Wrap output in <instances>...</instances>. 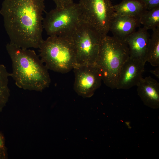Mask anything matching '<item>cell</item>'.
Here are the masks:
<instances>
[{
    "label": "cell",
    "instance_id": "cell-1",
    "mask_svg": "<svg viewBox=\"0 0 159 159\" xmlns=\"http://www.w3.org/2000/svg\"><path fill=\"white\" fill-rule=\"evenodd\" d=\"M44 0H4L0 10L9 43L24 49L39 48L43 40Z\"/></svg>",
    "mask_w": 159,
    "mask_h": 159
},
{
    "label": "cell",
    "instance_id": "cell-2",
    "mask_svg": "<svg viewBox=\"0 0 159 159\" xmlns=\"http://www.w3.org/2000/svg\"><path fill=\"white\" fill-rule=\"evenodd\" d=\"M12 62L10 77L19 88L42 92L49 87L51 79L48 69L35 51L24 49L10 43L6 45Z\"/></svg>",
    "mask_w": 159,
    "mask_h": 159
},
{
    "label": "cell",
    "instance_id": "cell-3",
    "mask_svg": "<svg viewBox=\"0 0 159 159\" xmlns=\"http://www.w3.org/2000/svg\"><path fill=\"white\" fill-rule=\"evenodd\" d=\"M129 57L128 47L124 41L107 35L102 37L95 64L107 86L115 88L120 72Z\"/></svg>",
    "mask_w": 159,
    "mask_h": 159
},
{
    "label": "cell",
    "instance_id": "cell-4",
    "mask_svg": "<svg viewBox=\"0 0 159 159\" xmlns=\"http://www.w3.org/2000/svg\"><path fill=\"white\" fill-rule=\"evenodd\" d=\"M39 49V56L48 69L66 73L77 64L75 47L69 36H49Z\"/></svg>",
    "mask_w": 159,
    "mask_h": 159
},
{
    "label": "cell",
    "instance_id": "cell-5",
    "mask_svg": "<svg viewBox=\"0 0 159 159\" xmlns=\"http://www.w3.org/2000/svg\"><path fill=\"white\" fill-rule=\"evenodd\" d=\"M68 36L75 47L76 64H95L103 36L84 21Z\"/></svg>",
    "mask_w": 159,
    "mask_h": 159
},
{
    "label": "cell",
    "instance_id": "cell-6",
    "mask_svg": "<svg viewBox=\"0 0 159 159\" xmlns=\"http://www.w3.org/2000/svg\"><path fill=\"white\" fill-rule=\"evenodd\" d=\"M83 21L78 3L63 8L56 7L48 12L43 21V26L49 36L69 35Z\"/></svg>",
    "mask_w": 159,
    "mask_h": 159
},
{
    "label": "cell",
    "instance_id": "cell-7",
    "mask_svg": "<svg viewBox=\"0 0 159 159\" xmlns=\"http://www.w3.org/2000/svg\"><path fill=\"white\" fill-rule=\"evenodd\" d=\"M78 4L83 21L102 36L107 35L115 14L111 0H80Z\"/></svg>",
    "mask_w": 159,
    "mask_h": 159
},
{
    "label": "cell",
    "instance_id": "cell-8",
    "mask_svg": "<svg viewBox=\"0 0 159 159\" xmlns=\"http://www.w3.org/2000/svg\"><path fill=\"white\" fill-rule=\"evenodd\" d=\"M75 75L74 88L79 95L90 97L99 88L102 81L96 64H76L73 69Z\"/></svg>",
    "mask_w": 159,
    "mask_h": 159
},
{
    "label": "cell",
    "instance_id": "cell-9",
    "mask_svg": "<svg viewBox=\"0 0 159 159\" xmlns=\"http://www.w3.org/2000/svg\"><path fill=\"white\" fill-rule=\"evenodd\" d=\"M145 63L129 57L120 72L115 88L127 90L136 86L142 77Z\"/></svg>",
    "mask_w": 159,
    "mask_h": 159
},
{
    "label": "cell",
    "instance_id": "cell-10",
    "mask_svg": "<svg viewBox=\"0 0 159 159\" xmlns=\"http://www.w3.org/2000/svg\"><path fill=\"white\" fill-rule=\"evenodd\" d=\"M150 37L148 30L143 27L126 37L124 41L128 46L129 57L145 63Z\"/></svg>",
    "mask_w": 159,
    "mask_h": 159
},
{
    "label": "cell",
    "instance_id": "cell-11",
    "mask_svg": "<svg viewBox=\"0 0 159 159\" xmlns=\"http://www.w3.org/2000/svg\"><path fill=\"white\" fill-rule=\"evenodd\" d=\"M136 86L144 105L153 109L159 108V83L157 80L150 76L142 77Z\"/></svg>",
    "mask_w": 159,
    "mask_h": 159
},
{
    "label": "cell",
    "instance_id": "cell-12",
    "mask_svg": "<svg viewBox=\"0 0 159 159\" xmlns=\"http://www.w3.org/2000/svg\"><path fill=\"white\" fill-rule=\"evenodd\" d=\"M140 24L138 19L115 14L109 27L113 36L122 41L136 31Z\"/></svg>",
    "mask_w": 159,
    "mask_h": 159
},
{
    "label": "cell",
    "instance_id": "cell-13",
    "mask_svg": "<svg viewBox=\"0 0 159 159\" xmlns=\"http://www.w3.org/2000/svg\"><path fill=\"white\" fill-rule=\"evenodd\" d=\"M115 14L137 18L146 9L141 0H122L113 5Z\"/></svg>",
    "mask_w": 159,
    "mask_h": 159
},
{
    "label": "cell",
    "instance_id": "cell-14",
    "mask_svg": "<svg viewBox=\"0 0 159 159\" xmlns=\"http://www.w3.org/2000/svg\"><path fill=\"white\" fill-rule=\"evenodd\" d=\"M148 48L147 62L153 67L159 66V27L152 30Z\"/></svg>",
    "mask_w": 159,
    "mask_h": 159
},
{
    "label": "cell",
    "instance_id": "cell-15",
    "mask_svg": "<svg viewBox=\"0 0 159 159\" xmlns=\"http://www.w3.org/2000/svg\"><path fill=\"white\" fill-rule=\"evenodd\" d=\"M9 73L6 67L0 64V112L6 106L10 96V91L8 87Z\"/></svg>",
    "mask_w": 159,
    "mask_h": 159
},
{
    "label": "cell",
    "instance_id": "cell-16",
    "mask_svg": "<svg viewBox=\"0 0 159 159\" xmlns=\"http://www.w3.org/2000/svg\"><path fill=\"white\" fill-rule=\"evenodd\" d=\"M140 24L147 30L159 27V7L145 10L139 19Z\"/></svg>",
    "mask_w": 159,
    "mask_h": 159
},
{
    "label": "cell",
    "instance_id": "cell-17",
    "mask_svg": "<svg viewBox=\"0 0 159 159\" xmlns=\"http://www.w3.org/2000/svg\"><path fill=\"white\" fill-rule=\"evenodd\" d=\"M147 10L159 7V0H141Z\"/></svg>",
    "mask_w": 159,
    "mask_h": 159
},
{
    "label": "cell",
    "instance_id": "cell-18",
    "mask_svg": "<svg viewBox=\"0 0 159 159\" xmlns=\"http://www.w3.org/2000/svg\"><path fill=\"white\" fill-rule=\"evenodd\" d=\"M56 7L63 8L74 2V0H52Z\"/></svg>",
    "mask_w": 159,
    "mask_h": 159
},
{
    "label": "cell",
    "instance_id": "cell-19",
    "mask_svg": "<svg viewBox=\"0 0 159 159\" xmlns=\"http://www.w3.org/2000/svg\"><path fill=\"white\" fill-rule=\"evenodd\" d=\"M6 147L0 149V159H6Z\"/></svg>",
    "mask_w": 159,
    "mask_h": 159
},
{
    "label": "cell",
    "instance_id": "cell-20",
    "mask_svg": "<svg viewBox=\"0 0 159 159\" xmlns=\"http://www.w3.org/2000/svg\"><path fill=\"white\" fill-rule=\"evenodd\" d=\"M5 147V138L3 134L0 132V149Z\"/></svg>",
    "mask_w": 159,
    "mask_h": 159
},
{
    "label": "cell",
    "instance_id": "cell-21",
    "mask_svg": "<svg viewBox=\"0 0 159 159\" xmlns=\"http://www.w3.org/2000/svg\"><path fill=\"white\" fill-rule=\"evenodd\" d=\"M150 72L154 75L157 78H159V66L155 69L154 70H151L148 71Z\"/></svg>",
    "mask_w": 159,
    "mask_h": 159
}]
</instances>
